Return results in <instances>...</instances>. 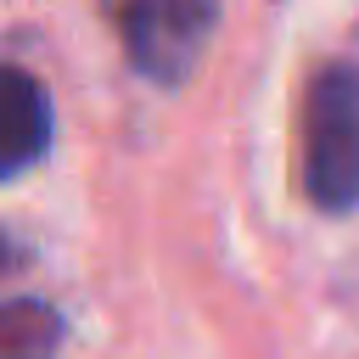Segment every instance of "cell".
Segmentation results:
<instances>
[{"instance_id": "cell-1", "label": "cell", "mask_w": 359, "mask_h": 359, "mask_svg": "<svg viewBox=\"0 0 359 359\" xmlns=\"http://www.w3.org/2000/svg\"><path fill=\"white\" fill-rule=\"evenodd\" d=\"M303 191L320 213L359 208V62L331 56L303 90Z\"/></svg>"}, {"instance_id": "cell-3", "label": "cell", "mask_w": 359, "mask_h": 359, "mask_svg": "<svg viewBox=\"0 0 359 359\" xmlns=\"http://www.w3.org/2000/svg\"><path fill=\"white\" fill-rule=\"evenodd\" d=\"M45 151H50V95L28 67L0 62V180L28 174Z\"/></svg>"}, {"instance_id": "cell-2", "label": "cell", "mask_w": 359, "mask_h": 359, "mask_svg": "<svg viewBox=\"0 0 359 359\" xmlns=\"http://www.w3.org/2000/svg\"><path fill=\"white\" fill-rule=\"evenodd\" d=\"M123 56L140 79L180 90L208 45V34L219 28V6L213 0H129L112 11Z\"/></svg>"}, {"instance_id": "cell-4", "label": "cell", "mask_w": 359, "mask_h": 359, "mask_svg": "<svg viewBox=\"0 0 359 359\" xmlns=\"http://www.w3.org/2000/svg\"><path fill=\"white\" fill-rule=\"evenodd\" d=\"M62 314L45 297H11L0 309V359H50L62 348Z\"/></svg>"}]
</instances>
